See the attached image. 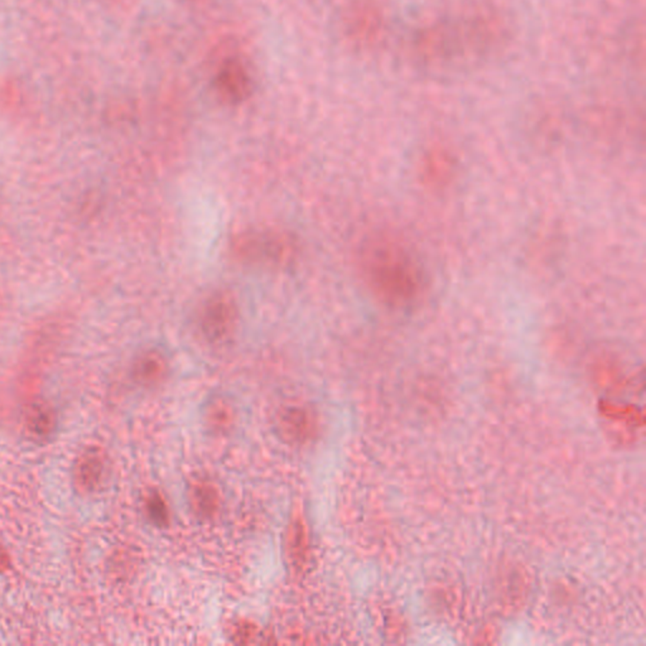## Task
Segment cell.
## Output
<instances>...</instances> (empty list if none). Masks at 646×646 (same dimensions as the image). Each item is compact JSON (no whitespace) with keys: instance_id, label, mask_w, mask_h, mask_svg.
I'll list each match as a JSON object with an SVG mask.
<instances>
[{"instance_id":"6da1fadb","label":"cell","mask_w":646,"mask_h":646,"mask_svg":"<svg viewBox=\"0 0 646 646\" xmlns=\"http://www.w3.org/2000/svg\"><path fill=\"white\" fill-rule=\"evenodd\" d=\"M368 283L377 295L390 305L403 306L419 296L422 276L403 247L394 243L374 247L367 257Z\"/></svg>"},{"instance_id":"7a4b0ae2","label":"cell","mask_w":646,"mask_h":646,"mask_svg":"<svg viewBox=\"0 0 646 646\" xmlns=\"http://www.w3.org/2000/svg\"><path fill=\"white\" fill-rule=\"evenodd\" d=\"M237 307L227 295H217L208 299L201 316L202 334L208 341L227 340L237 323Z\"/></svg>"},{"instance_id":"3957f363","label":"cell","mask_w":646,"mask_h":646,"mask_svg":"<svg viewBox=\"0 0 646 646\" xmlns=\"http://www.w3.org/2000/svg\"><path fill=\"white\" fill-rule=\"evenodd\" d=\"M109 475V461L99 447L85 449L74 468V484L81 494H94L106 484Z\"/></svg>"},{"instance_id":"277c9868","label":"cell","mask_w":646,"mask_h":646,"mask_svg":"<svg viewBox=\"0 0 646 646\" xmlns=\"http://www.w3.org/2000/svg\"><path fill=\"white\" fill-rule=\"evenodd\" d=\"M217 89L227 103L237 104L247 99L251 90L250 77L239 60H227L220 67Z\"/></svg>"},{"instance_id":"5b68a950","label":"cell","mask_w":646,"mask_h":646,"mask_svg":"<svg viewBox=\"0 0 646 646\" xmlns=\"http://www.w3.org/2000/svg\"><path fill=\"white\" fill-rule=\"evenodd\" d=\"M278 429L288 442L305 445L315 436L316 422L306 408L288 406L278 414Z\"/></svg>"},{"instance_id":"8992f818","label":"cell","mask_w":646,"mask_h":646,"mask_svg":"<svg viewBox=\"0 0 646 646\" xmlns=\"http://www.w3.org/2000/svg\"><path fill=\"white\" fill-rule=\"evenodd\" d=\"M243 256L257 257V259L273 260L280 262L288 257V243L278 237H270L267 234L250 235L243 237L237 244Z\"/></svg>"},{"instance_id":"52a82bcc","label":"cell","mask_w":646,"mask_h":646,"mask_svg":"<svg viewBox=\"0 0 646 646\" xmlns=\"http://www.w3.org/2000/svg\"><path fill=\"white\" fill-rule=\"evenodd\" d=\"M57 427V417L50 404L35 401L25 412V429L32 439L45 440L54 435Z\"/></svg>"},{"instance_id":"ba28073f","label":"cell","mask_w":646,"mask_h":646,"mask_svg":"<svg viewBox=\"0 0 646 646\" xmlns=\"http://www.w3.org/2000/svg\"><path fill=\"white\" fill-rule=\"evenodd\" d=\"M191 504L198 517L208 519L217 515L220 498L214 485L198 482L191 490Z\"/></svg>"},{"instance_id":"9c48e42d","label":"cell","mask_w":646,"mask_h":646,"mask_svg":"<svg viewBox=\"0 0 646 646\" xmlns=\"http://www.w3.org/2000/svg\"><path fill=\"white\" fill-rule=\"evenodd\" d=\"M167 371V364L161 355L151 352L140 358L134 368V375L136 380L142 384L152 385L158 383L165 378Z\"/></svg>"},{"instance_id":"30bf717a","label":"cell","mask_w":646,"mask_h":646,"mask_svg":"<svg viewBox=\"0 0 646 646\" xmlns=\"http://www.w3.org/2000/svg\"><path fill=\"white\" fill-rule=\"evenodd\" d=\"M307 540L305 527L301 521L297 520L293 524L292 531H290L289 540V554L295 564L302 566L306 560Z\"/></svg>"},{"instance_id":"8fae6325","label":"cell","mask_w":646,"mask_h":646,"mask_svg":"<svg viewBox=\"0 0 646 646\" xmlns=\"http://www.w3.org/2000/svg\"><path fill=\"white\" fill-rule=\"evenodd\" d=\"M146 509L148 518L156 527H166L168 524V508L161 495L156 492L149 495L146 499Z\"/></svg>"},{"instance_id":"7c38bea8","label":"cell","mask_w":646,"mask_h":646,"mask_svg":"<svg viewBox=\"0 0 646 646\" xmlns=\"http://www.w3.org/2000/svg\"><path fill=\"white\" fill-rule=\"evenodd\" d=\"M208 419H210V423L215 429H227L228 424H230V412H228L227 407L217 404L208 412Z\"/></svg>"},{"instance_id":"4fadbf2b","label":"cell","mask_w":646,"mask_h":646,"mask_svg":"<svg viewBox=\"0 0 646 646\" xmlns=\"http://www.w3.org/2000/svg\"><path fill=\"white\" fill-rule=\"evenodd\" d=\"M9 567H11V558H9L8 551L0 544V573L8 570Z\"/></svg>"}]
</instances>
